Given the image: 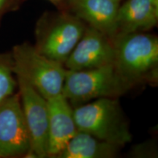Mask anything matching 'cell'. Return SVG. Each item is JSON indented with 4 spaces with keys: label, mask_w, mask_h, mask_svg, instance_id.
<instances>
[{
    "label": "cell",
    "mask_w": 158,
    "mask_h": 158,
    "mask_svg": "<svg viewBox=\"0 0 158 158\" xmlns=\"http://www.w3.org/2000/svg\"><path fill=\"white\" fill-rule=\"evenodd\" d=\"M114 64L122 78L132 85L155 76L158 64V39L139 32L118 33L113 39Z\"/></svg>",
    "instance_id": "6da1fadb"
},
{
    "label": "cell",
    "mask_w": 158,
    "mask_h": 158,
    "mask_svg": "<svg viewBox=\"0 0 158 158\" xmlns=\"http://www.w3.org/2000/svg\"><path fill=\"white\" fill-rule=\"evenodd\" d=\"M73 115L78 131L120 147L131 141L132 135L115 99L98 98L73 110Z\"/></svg>",
    "instance_id": "7a4b0ae2"
},
{
    "label": "cell",
    "mask_w": 158,
    "mask_h": 158,
    "mask_svg": "<svg viewBox=\"0 0 158 158\" xmlns=\"http://www.w3.org/2000/svg\"><path fill=\"white\" fill-rule=\"evenodd\" d=\"M131 86L110 64L88 70H67L62 94L73 102H86L120 95Z\"/></svg>",
    "instance_id": "3957f363"
},
{
    "label": "cell",
    "mask_w": 158,
    "mask_h": 158,
    "mask_svg": "<svg viewBox=\"0 0 158 158\" xmlns=\"http://www.w3.org/2000/svg\"><path fill=\"white\" fill-rule=\"evenodd\" d=\"M13 60V72L22 76L46 100L62 94L67 73L62 63L27 44L15 47Z\"/></svg>",
    "instance_id": "277c9868"
},
{
    "label": "cell",
    "mask_w": 158,
    "mask_h": 158,
    "mask_svg": "<svg viewBox=\"0 0 158 158\" xmlns=\"http://www.w3.org/2000/svg\"><path fill=\"white\" fill-rule=\"evenodd\" d=\"M19 96L28 129L31 149L27 155L43 158L48 156V110L47 100L22 76L16 74Z\"/></svg>",
    "instance_id": "5b68a950"
},
{
    "label": "cell",
    "mask_w": 158,
    "mask_h": 158,
    "mask_svg": "<svg viewBox=\"0 0 158 158\" xmlns=\"http://www.w3.org/2000/svg\"><path fill=\"white\" fill-rule=\"evenodd\" d=\"M30 137L19 94H12L0 102V157L27 155Z\"/></svg>",
    "instance_id": "8992f818"
},
{
    "label": "cell",
    "mask_w": 158,
    "mask_h": 158,
    "mask_svg": "<svg viewBox=\"0 0 158 158\" xmlns=\"http://www.w3.org/2000/svg\"><path fill=\"white\" fill-rule=\"evenodd\" d=\"M115 49L113 39L91 27L84 31L65 61L69 70H82L114 64Z\"/></svg>",
    "instance_id": "52a82bcc"
},
{
    "label": "cell",
    "mask_w": 158,
    "mask_h": 158,
    "mask_svg": "<svg viewBox=\"0 0 158 158\" xmlns=\"http://www.w3.org/2000/svg\"><path fill=\"white\" fill-rule=\"evenodd\" d=\"M48 110V156L57 157L76 135V127L68 100L62 94L47 100Z\"/></svg>",
    "instance_id": "ba28073f"
},
{
    "label": "cell",
    "mask_w": 158,
    "mask_h": 158,
    "mask_svg": "<svg viewBox=\"0 0 158 158\" xmlns=\"http://www.w3.org/2000/svg\"><path fill=\"white\" fill-rule=\"evenodd\" d=\"M84 32V26L79 20L65 18L51 27L37 49L53 60L65 62Z\"/></svg>",
    "instance_id": "9c48e42d"
},
{
    "label": "cell",
    "mask_w": 158,
    "mask_h": 158,
    "mask_svg": "<svg viewBox=\"0 0 158 158\" xmlns=\"http://www.w3.org/2000/svg\"><path fill=\"white\" fill-rule=\"evenodd\" d=\"M77 16L92 28L114 39L118 33L117 13L119 3L114 0H71Z\"/></svg>",
    "instance_id": "30bf717a"
},
{
    "label": "cell",
    "mask_w": 158,
    "mask_h": 158,
    "mask_svg": "<svg viewBox=\"0 0 158 158\" xmlns=\"http://www.w3.org/2000/svg\"><path fill=\"white\" fill-rule=\"evenodd\" d=\"M158 21V0H127L117 13L118 33L149 30Z\"/></svg>",
    "instance_id": "8fae6325"
},
{
    "label": "cell",
    "mask_w": 158,
    "mask_h": 158,
    "mask_svg": "<svg viewBox=\"0 0 158 158\" xmlns=\"http://www.w3.org/2000/svg\"><path fill=\"white\" fill-rule=\"evenodd\" d=\"M120 146L102 141L84 132H77L64 150L57 156L61 158L114 157Z\"/></svg>",
    "instance_id": "7c38bea8"
},
{
    "label": "cell",
    "mask_w": 158,
    "mask_h": 158,
    "mask_svg": "<svg viewBox=\"0 0 158 158\" xmlns=\"http://www.w3.org/2000/svg\"><path fill=\"white\" fill-rule=\"evenodd\" d=\"M12 72L10 67L0 61V102L14 94L16 83Z\"/></svg>",
    "instance_id": "4fadbf2b"
},
{
    "label": "cell",
    "mask_w": 158,
    "mask_h": 158,
    "mask_svg": "<svg viewBox=\"0 0 158 158\" xmlns=\"http://www.w3.org/2000/svg\"><path fill=\"white\" fill-rule=\"evenodd\" d=\"M6 0H0V10L2 8V7L5 5Z\"/></svg>",
    "instance_id": "5bb4252c"
},
{
    "label": "cell",
    "mask_w": 158,
    "mask_h": 158,
    "mask_svg": "<svg viewBox=\"0 0 158 158\" xmlns=\"http://www.w3.org/2000/svg\"><path fill=\"white\" fill-rule=\"evenodd\" d=\"M114 1H115V2H117L119 3V2L121 1V0H114Z\"/></svg>",
    "instance_id": "9a60e30c"
}]
</instances>
